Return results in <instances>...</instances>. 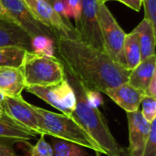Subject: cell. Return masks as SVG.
I'll list each match as a JSON object with an SVG mask.
<instances>
[{
	"instance_id": "13",
	"label": "cell",
	"mask_w": 156,
	"mask_h": 156,
	"mask_svg": "<svg viewBox=\"0 0 156 156\" xmlns=\"http://www.w3.org/2000/svg\"><path fill=\"white\" fill-rule=\"evenodd\" d=\"M0 47H18L32 51L31 37L15 22L0 18Z\"/></svg>"
},
{
	"instance_id": "12",
	"label": "cell",
	"mask_w": 156,
	"mask_h": 156,
	"mask_svg": "<svg viewBox=\"0 0 156 156\" xmlns=\"http://www.w3.org/2000/svg\"><path fill=\"white\" fill-rule=\"evenodd\" d=\"M104 93L126 112L140 110L142 101L145 96L144 91L133 88L128 82L109 89Z\"/></svg>"
},
{
	"instance_id": "15",
	"label": "cell",
	"mask_w": 156,
	"mask_h": 156,
	"mask_svg": "<svg viewBox=\"0 0 156 156\" xmlns=\"http://www.w3.org/2000/svg\"><path fill=\"white\" fill-rule=\"evenodd\" d=\"M155 75L156 56L153 55L143 59L136 68L131 70L127 82L133 88L144 92L151 80Z\"/></svg>"
},
{
	"instance_id": "10",
	"label": "cell",
	"mask_w": 156,
	"mask_h": 156,
	"mask_svg": "<svg viewBox=\"0 0 156 156\" xmlns=\"http://www.w3.org/2000/svg\"><path fill=\"white\" fill-rule=\"evenodd\" d=\"M33 16L43 25L53 29L57 35L77 38L75 27L66 22L47 0H23Z\"/></svg>"
},
{
	"instance_id": "31",
	"label": "cell",
	"mask_w": 156,
	"mask_h": 156,
	"mask_svg": "<svg viewBox=\"0 0 156 156\" xmlns=\"http://www.w3.org/2000/svg\"><path fill=\"white\" fill-rule=\"evenodd\" d=\"M144 94H145V96L156 98V75L154 76L153 79L151 80L150 83L148 84V86L144 91Z\"/></svg>"
},
{
	"instance_id": "30",
	"label": "cell",
	"mask_w": 156,
	"mask_h": 156,
	"mask_svg": "<svg viewBox=\"0 0 156 156\" xmlns=\"http://www.w3.org/2000/svg\"><path fill=\"white\" fill-rule=\"evenodd\" d=\"M116 1H120L121 3L124 4L125 5H127L128 7H130L134 11H140L143 5V0H116Z\"/></svg>"
},
{
	"instance_id": "8",
	"label": "cell",
	"mask_w": 156,
	"mask_h": 156,
	"mask_svg": "<svg viewBox=\"0 0 156 156\" xmlns=\"http://www.w3.org/2000/svg\"><path fill=\"white\" fill-rule=\"evenodd\" d=\"M98 1L82 0L81 12L76 21L77 38L101 50H104L98 18Z\"/></svg>"
},
{
	"instance_id": "22",
	"label": "cell",
	"mask_w": 156,
	"mask_h": 156,
	"mask_svg": "<svg viewBox=\"0 0 156 156\" xmlns=\"http://www.w3.org/2000/svg\"><path fill=\"white\" fill-rule=\"evenodd\" d=\"M27 145L29 146L27 156H53L51 144L46 141L44 134H40V137L35 145H30L29 144Z\"/></svg>"
},
{
	"instance_id": "9",
	"label": "cell",
	"mask_w": 156,
	"mask_h": 156,
	"mask_svg": "<svg viewBox=\"0 0 156 156\" xmlns=\"http://www.w3.org/2000/svg\"><path fill=\"white\" fill-rule=\"evenodd\" d=\"M3 111L13 120L37 134H43L41 117L36 111L35 105L26 101L21 95L16 97L5 96Z\"/></svg>"
},
{
	"instance_id": "26",
	"label": "cell",
	"mask_w": 156,
	"mask_h": 156,
	"mask_svg": "<svg viewBox=\"0 0 156 156\" xmlns=\"http://www.w3.org/2000/svg\"><path fill=\"white\" fill-rule=\"evenodd\" d=\"M145 10V18L149 19L153 27L156 28V0H143Z\"/></svg>"
},
{
	"instance_id": "35",
	"label": "cell",
	"mask_w": 156,
	"mask_h": 156,
	"mask_svg": "<svg viewBox=\"0 0 156 156\" xmlns=\"http://www.w3.org/2000/svg\"><path fill=\"white\" fill-rule=\"evenodd\" d=\"M96 153V156H101V153H100V152H95Z\"/></svg>"
},
{
	"instance_id": "27",
	"label": "cell",
	"mask_w": 156,
	"mask_h": 156,
	"mask_svg": "<svg viewBox=\"0 0 156 156\" xmlns=\"http://www.w3.org/2000/svg\"><path fill=\"white\" fill-rule=\"evenodd\" d=\"M14 141L0 138V156H19L14 149Z\"/></svg>"
},
{
	"instance_id": "19",
	"label": "cell",
	"mask_w": 156,
	"mask_h": 156,
	"mask_svg": "<svg viewBox=\"0 0 156 156\" xmlns=\"http://www.w3.org/2000/svg\"><path fill=\"white\" fill-rule=\"evenodd\" d=\"M27 51L18 47H0V69H20Z\"/></svg>"
},
{
	"instance_id": "25",
	"label": "cell",
	"mask_w": 156,
	"mask_h": 156,
	"mask_svg": "<svg viewBox=\"0 0 156 156\" xmlns=\"http://www.w3.org/2000/svg\"><path fill=\"white\" fill-rule=\"evenodd\" d=\"M50 5L54 8V10L68 23L69 22V19L71 18L68 2L67 0H50L49 1Z\"/></svg>"
},
{
	"instance_id": "32",
	"label": "cell",
	"mask_w": 156,
	"mask_h": 156,
	"mask_svg": "<svg viewBox=\"0 0 156 156\" xmlns=\"http://www.w3.org/2000/svg\"><path fill=\"white\" fill-rule=\"evenodd\" d=\"M0 18H2V19H8V20H10V19H9V17L7 16V15H6V13H5V11L4 7H3V5H2L1 0H0ZM11 21H12V20H11Z\"/></svg>"
},
{
	"instance_id": "7",
	"label": "cell",
	"mask_w": 156,
	"mask_h": 156,
	"mask_svg": "<svg viewBox=\"0 0 156 156\" xmlns=\"http://www.w3.org/2000/svg\"><path fill=\"white\" fill-rule=\"evenodd\" d=\"M1 2L9 19L17 24L30 37L47 36L56 38V32L36 19L23 0H1Z\"/></svg>"
},
{
	"instance_id": "20",
	"label": "cell",
	"mask_w": 156,
	"mask_h": 156,
	"mask_svg": "<svg viewBox=\"0 0 156 156\" xmlns=\"http://www.w3.org/2000/svg\"><path fill=\"white\" fill-rule=\"evenodd\" d=\"M53 156H89L83 146L65 140L54 138L52 140Z\"/></svg>"
},
{
	"instance_id": "18",
	"label": "cell",
	"mask_w": 156,
	"mask_h": 156,
	"mask_svg": "<svg viewBox=\"0 0 156 156\" xmlns=\"http://www.w3.org/2000/svg\"><path fill=\"white\" fill-rule=\"evenodd\" d=\"M155 30L150 20L145 17L133 30L138 36L142 60L155 55Z\"/></svg>"
},
{
	"instance_id": "21",
	"label": "cell",
	"mask_w": 156,
	"mask_h": 156,
	"mask_svg": "<svg viewBox=\"0 0 156 156\" xmlns=\"http://www.w3.org/2000/svg\"><path fill=\"white\" fill-rule=\"evenodd\" d=\"M31 49L32 52L54 56L56 53L55 39L47 36H37L31 37Z\"/></svg>"
},
{
	"instance_id": "23",
	"label": "cell",
	"mask_w": 156,
	"mask_h": 156,
	"mask_svg": "<svg viewBox=\"0 0 156 156\" xmlns=\"http://www.w3.org/2000/svg\"><path fill=\"white\" fill-rule=\"evenodd\" d=\"M141 105V112L144 118L149 122L154 121L156 119V98L144 96Z\"/></svg>"
},
{
	"instance_id": "28",
	"label": "cell",
	"mask_w": 156,
	"mask_h": 156,
	"mask_svg": "<svg viewBox=\"0 0 156 156\" xmlns=\"http://www.w3.org/2000/svg\"><path fill=\"white\" fill-rule=\"evenodd\" d=\"M85 94H86L87 101H89V103L91 106H93L95 108H99L103 103V101H102V98L101 96L100 91L91 90H85Z\"/></svg>"
},
{
	"instance_id": "34",
	"label": "cell",
	"mask_w": 156,
	"mask_h": 156,
	"mask_svg": "<svg viewBox=\"0 0 156 156\" xmlns=\"http://www.w3.org/2000/svg\"><path fill=\"white\" fill-rule=\"evenodd\" d=\"M98 3H106V2H109V1H116V0H97Z\"/></svg>"
},
{
	"instance_id": "29",
	"label": "cell",
	"mask_w": 156,
	"mask_h": 156,
	"mask_svg": "<svg viewBox=\"0 0 156 156\" xmlns=\"http://www.w3.org/2000/svg\"><path fill=\"white\" fill-rule=\"evenodd\" d=\"M70 16L77 21L80 16L81 12V5H82V0H67Z\"/></svg>"
},
{
	"instance_id": "4",
	"label": "cell",
	"mask_w": 156,
	"mask_h": 156,
	"mask_svg": "<svg viewBox=\"0 0 156 156\" xmlns=\"http://www.w3.org/2000/svg\"><path fill=\"white\" fill-rule=\"evenodd\" d=\"M20 69L26 86H51L66 78L62 61L55 56L27 51Z\"/></svg>"
},
{
	"instance_id": "3",
	"label": "cell",
	"mask_w": 156,
	"mask_h": 156,
	"mask_svg": "<svg viewBox=\"0 0 156 156\" xmlns=\"http://www.w3.org/2000/svg\"><path fill=\"white\" fill-rule=\"evenodd\" d=\"M35 109L41 117L44 135L71 142L84 148L103 154L101 148L72 118L63 113H56L45 110L38 106H35Z\"/></svg>"
},
{
	"instance_id": "33",
	"label": "cell",
	"mask_w": 156,
	"mask_h": 156,
	"mask_svg": "<svg viewBox=\"0 0 156 156\" xmlns=\"http://www.w3.org/2000/svg\"><path fill=\"white\" fill-rule=\"evenodd\" d=\"M5 99V95L0 91V112H3V101Z\"/></svg>"
},
{
	"instance_id": "36",
	"label": "cell",
	"mask_w": 156,
	"mask_h": 156,
	"mask_svg": "<svg viewBox=\"0 0 156 156\" xmlns=\"http://www.w3.org/2000/svg\"><path fill=\"white\" fill-rule=\"evenodd\" d=\"M47 1H48V2H49V1H50V0H47Z\"/></svg>"
},
{
	"instance_id": "24",
	"label": "cell",
	"mask_w": 156,
	"mask_h": 156,
	"mask_svg": "<svg viewBox=\"0 0 156 156\" xmlns=\"http://www.w3.org/2000/svg\"><path fill=\"white\" fill-rule=\"evenodd\" d=\"M143 156H156V119L151 123V132Z\"/></svg>"
},
{
	"instance_id": "14",
	"label": "cell",
	"mask_w": 156,
	"mask_h": 156,
	"mask_svg": "<svg viewBox=\"0 0 156 156\" xmlns=\"http://www.w3.org/2000/svg\"><path fill=\"white\" fill-rule=\"evenodd\" d=\"M37 135L36 133L13 120L4 111L0 112V138L27 144L28 141L35 139Z\"/></svg>"
},
{
	"instance_id": "11",
	"label": "cell",
	"mask_w": 156,
	"mask_h": 156,
	"mask_svg": "<svg viewBox=\"0 0 156 156\" xmlns=\"http://www.w3.org/2000/svg\"><path fill=\"white\" fill-rule=\"evenodd\" d=\"M129 129L128 156H143L145 144L150 135L151 123L147 122L140 110L126 112Z\"/></svg>"
},
{
	"instance_id": "5",
	"label": "cell",
	"mask_w": 156,
	"mask_h": 156,
	"mask_svg": "<svg viewBox=\"0 0 156 156\" xmlns=\"http://www.w3.org/2000/svg\"><path fill=\"white\" fill-rule=\"evenodd\" d=\"M25 90L38 97L61 113L71 118V114L76 108L75 92L65 78L61 82L51 86H26Z\"/></svg>"
},
{
	"instance_id": "17",
	"label": "cell",
	"mask_w": 156,
	"mask_h": 156,
	"mask_svg": "<svg viewBox=\"0 0 156 156\" xmlns=\"http://www.w3.org/2000/svg\"><path fill=\"white\" fill-rule=\"evenodd\" d=\"M142 61L138 36L134 31L126 34L119 64L128 70H133Z\"/></svg>"
},
{
	"instance_id": "6",
	"label": "cell",
	"mask_w": 156,
	"mask_h": 156,
	"mask_svg": "<svg viewBox=\"0 0 156 156\" xmlns=\"http://www.w3.org/2000/svg\"><path fill=\"white\" fill-rule=\"evenodd\" d=\"M98 18L104 51L119 64L126 33L120 27L105 3L98 4Z\"/></svg>"
},
{
	"instance_id": "16",
	"label": "cell",
	"mask_w": 156,
	"mask_h": 156,
	"mask_svg": "<svg viewBox=\"0 0 156 156\" xmlns=\"http://www.w3.org/2000/svg\"><path fill=\"white\" fill-rule=\"evenodd\" d=\"M25 88V79L20 69H0V91L5 96H20Z\"/></svg>"
},
{
	"instance_id": "1",
	"label": "cell",
	"mask_w": 156,
	"mask_h": 156,
	"mask_svg": "<svg viewBox=\"0 0 156 156\" xmlns=\"http://www.w3.org/2000/svg\"><path fill=\"white\" fill-rule=\"evenodd\" d=\"M55 42L65 70L85 90L104 93L128 81L131 71L112 60L104 50L61 35L56 36Z\"/></svg>"
},
{
	"instance_id": "2",
	"label": "cell",
	"mask_w": 156,
	"mask_h": 156,
	"mask_svg": "<svg viewBox=\"0 0 156 156\" xmlns=\"http://www.w3.org/2000/svg\"><path fill=\"white\" fill-rule=\"evenodd\" d=\"M66 78L76 96V108L71 118L81 126L108 156H128L127 149L121 146L111 133L106 118L99 108L91 106L87 101L83 86L66 70Z\"/></svg>"
}]
</instances>
